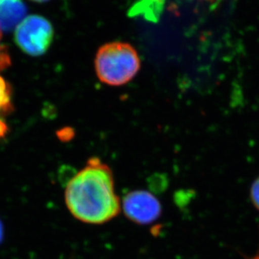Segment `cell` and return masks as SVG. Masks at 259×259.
<instances>
[{"label": "cell", "instance_id": "cell-1", "mask_svg": "<svg viewBox=\"0 0 259 259\" xmlns=\"http://www.w3.org/2000/svg\"><path fill=\"white\" fill-rule=\"evenodd\" d=\"M65 203L72 217L91 225L107 223L120 214L112 170L97 157L88 160L65 187Z\"/></svg>", "mask_w": 259, "mask_h": 259}, {"label": "cell", "instance_id": "cell-2", "mask_svg": "<svg viewBox=\"0 0 259 259\" xmlns=\"http://www.w3.org/2000/svg\"><path fill=\"white\" fill-rule=\"evenodd\" d=\"M140 66L137 51L127 43L105 44L98 51L95 58L99 79L110 86L126 84L139 72Z\"/></svg>", "mask_w": 259, "mask_h": 259}, {"label": "cell", "instance_id": "cell-3", "mask_svg": "<svg viewBox=\"0 0 259 259\" xmlns=\"http://www.w3.org/2000/svg\"><path fill=\"white\" fill-rule=\"evenodd\" d=\"M53 25L40 15L27 16L15 28V42L23 53L31 57L45 54L53 43Z\"/></svg>", "mask_w": 259, "mask_h": 259}, {"label": "cell", "instance_id": "cell-4", "mask_svg": "<svg viewBox=\"0 0 259 259\" xmlns=\"http://www.w3.org/2000/svg\"><path fill=\"white\" fill-rule=\"evenodd\" d=\"M122 209L125 217L137 225H150L162 214L161 202L147 190L130 191L122 199Z\"/></svg>", "mask_w": 259, "mask_h": 259}, {"label": "cell", "instance_id": "cell-5", "mask_svg": "<svg viewBox=\"0 0 259 259\" xmlns=\"http://www.w3.org/2000/svg\"><path fill=\"white\" fill-rule=\"evenodd\" d=\"M26 13L27 7L23 0H0V32L15 29Z\"/></svg>", "mask_w": 259, "mask_h": 259}, {"label": "cell", "instance_id": "cell-6", "mask_svg": "<svg viewBox=\"0 0 259 259\" xmlns=\"http://www.w3.org/2000/svg\"><path fill=\"white\" fill-rule=\"evenodd\" d=\"M165 0H138L130 9V17H142L147 21L157 23L159 20Z\"/></svg>", "mask_w": 259, "mask_h": 259}, {"label": "cell", "instance_id": "cell-7", "mask_svg": "<svg viewBox=\"0 0 259 259\" xmlns=\"http://www.w3.org/2000/svg\"><path fill=\"white\" fill-rule=\"evenodd\" d=\"M12 89L10 83L0 76V116H5L12 112Z\"/></svg>", "mask_w": 259, "mask_h": 259}, {"label": "cell", "instance_id": "cell-8", "mask_svg": "<svg viewBox=\"0 0 259 259\" xmlns=\"http://www.w3.org/2000/svg\"><path fill=\"white\" fill-rule=\"evenodd\" d=\"M11 65V58L7 47L2 43V33L0 32V72L7 69Z\"/></svg>", "mask_w": 259, "mask_h": 259}, {"label": "cell", "instance_id": "cell-9", "mask_svg": "<svg viewBox=\"0 0 259 259\" xmlns=\"http://www.w3.org/2000/svg\"><path fill=\"white\" fill-rule=\"evenodd\" d=\"M251 199L256 208L259 209V177L255 180L251 188Z\"/></svg>", "mask_w": 259, "mask_h": 259}, {"label": "cell", "instance_id": "cell-10", "mask_svg": "<svg viewBox=\"0 0 259 259\" xmlns=\"http://www.w3.org/2000/svg\"><path fill=\"white\" fill-rule=\"evenodd\" d=\"M8 132V126L5 122L0 119V137H5Z\"/></svg>", "mask_w": 259, "mask_h": 259}, {"label": "cell", "instance_id": "cell-11", "mask_svg": "<svg viewBox=\"0 0 259 259\" xmlns=\"http://www.w3.org/2000/svg\"><path fill=\"white\" fill-rule=\"evenodd\" d=\"M3 237H4V230H3V225L0 222V243L2 242Z\"/></svg>", "mask_w": 259, "mask_h": 259}, {"label": "cell", "instance_id": "cell-12", "mask_svg": "<svg viewBox=\"0 0 259 259\" xmlns=\"http://www.w3.org/2000/svg\"><path fill=\"white\" fill-rule=\"evenodd\" d=\"M31 1H34V2L37 3H45L48 2V1H49V0H31Z\"/></svg>", "mask_w": 259, "mask_h": 259}]
</instances>
